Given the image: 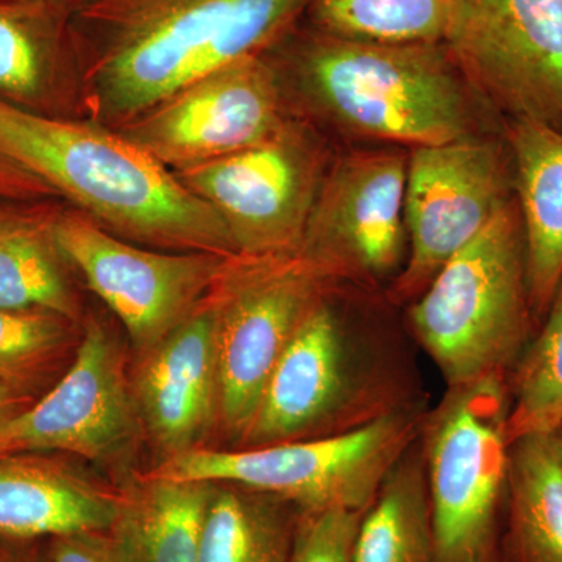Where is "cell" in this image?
Wrapping results in <instances>:
<instances>
[{"mask_svg":"<svg viewBox=\"0 0 562 562\" xmlns=\"http://www.w3.org/2000/svg\"><path fill=\"white\" fill-rule=\"evenodd\" d=\"M70 324L40 310L0 308V380L27 391L65 349Z\"/></svg>","mask_w":562,"mask_h":562,"instance_id":"4316f807","label":"cell"},{"mask_svg":"<svg viewBox=\"0 0 562 562\" xmlns=\"http://www.w3.org/2000/svg\"><path fill=\"white\" fill-rule=\"evenodd\" d=\"M290 69L314 109L344 131L412 149L473 135L468 81L446 43H372L316 31Z\"/></svg>","mask_w":562,"mask_h":562,"instance_id":"3957f363","label":"cell"},{"mask_svg":"<svg viewBox=\"0 0 562 562\" xmlns=\"http://www.w3.org/2000/svg\"><path fill=\"white\" fill-rule=\"evenodd\" d=\"M131 379L140 428L165 458L202 449L220 428L216 308L211 292L187 321L139 353Z\"/></svg>","mask_w":562,"mask_h":562,"instance_id":"2e32d148","label":"cell"},{"mask_svg":"<svg viewBox=\"0 0 562 562\" xmlns=\"http://www.w3.org/2000/svg\"><path fill=\"white\" fill-rule=\"evenodd\" d=\"M328 166L319 136L288 117L255 146L173 173L221 217L236 254L269 258L297 255Z\"/></svg>","mask_w":562,"mask_h":562,"instance_id":"9c48e42d","label":"cell"},{"mask_svg":"<svg viewBox=\"0 0 562 562\" xmlns=\"http://www.w3.org/2000/svg\"><path fill=\"white\" fill-rule=\"evenodd\" d=\"M310 0H87L70 14L85 120L127 124L213 70L260 57Z\"/></svg>","mask_w":562,"mask_h":562,"instance_id":"6da1fadb","label":"cell"},{"mask_svg":"<svg viewBox=\"0 0 562 562\" xmlns=\"http://www.w3.org/2000/svg\"><path fill=\"white\" fill-rule=\"evenodd\" d=\"M362 514L342 506L301 512L288 562H353Z\"/></svg>","mask_w":562,"mask_h":562,"instance_id":"83f0119b","label":"cell"},{"mask_svg":"<svg viewBox=\"0 0 562 562\" xmlns=\"http://www.w3.org/2000/svg\"><path fill=\"white\" fill-rule=\"evenodd\" d=\"M0 102L55 120H85L70 16L44 0H0Z\"/></svg>","mask_w":562,"mask_h":562,"instance_id":"e0dca14e","label":"cell"},{"mask_svg":"<svg viewBox=\"0 0 562 562\" xmlns=\"http://www.w3.org/2000/svg\"><path fill=\"white\" fill-rule=\"evenodd\" d=\"M508 380L447 387L422 422L438 562H492L505 497Z\"/></svg>","mask_w":562,"mask_h":562,"instance_id":"52a82bcc","label":"cell"},{"mask_svg":"<svg viewBox=\"0 0 562 562\" xmlns=\"http://www.w3.org/2000/svg\"><path fill=\"white\" fill-rule=\"evenodd\" d=\"M288 117L280 70L260 55L199 77L114 131L177 172L255 146Z\"/></svg>","mask_w":562,"mask_h":562,"instance_id":"5bb4252c","label":"cell"},{"mask_svg":"<svg viewBox=\"0 0 562 562\" xmlns=\"http://www.w3.org/2000/svg\"><path fill=\"white\" fill-rule=\"evenodd\" d=\"M336 292L295 331L236 449L346 435L417 406L401 350L358 335L333 303Z\"/></svg>","mask_w":562,"mask_h":562,"instance_id":"277c9868","label":"cell"},{"mask_svg":"<svg viewBox=\"0 0 562 562\" xmlns=\"http://www.w3.org/2000/svg\"><path fill=\"white\" fill-rule=\"evenodd\" d=\"M299 514L276 495L213 483L199 562H288Z\"/></svg>","mask_w":562,"mask_h":562,"instance_id":"cb8c5ba5","label":"cell"},{"mask_svg":"<svg viewBox=\"0 0 562 562\" xmlns=\"http://www.w3.org/2000/svg\"><path fill=\"white\" fill-rule=\"evenodd\" d=\"M50 562H124V558L111 531H95L52 539Z\"/></svg>","mask_w":562,"mask_h":562,"instance_id":"f1b7e54d","label":"cell"},{"mask_svg":"<svg viewBox=\"0 0 562 562\" xmlns=\"http://www.w3.org/2000/svg\"><path fill=\"white\" fill-rule=\"evenodd\" d=\"M31 406L27 392L16 390L0 380V432L18 414Z\"/></svg>","mask_w":562,"mask_h":562,"instance_id":"4dcf8cb0","label":"cell"},{"mask_svg":"<svg viewBox=\"0 0 562 562\" xmlns=\"http://www.w3.org/2000/svg\"><path fill=\"white\" fill-rule=\"evenodd\" d=\"M0 154L125 241L238 255L211 206L171 169L106 125L38 116L0 102Z\"/></svg>","mask_w":562,"mask_h":562,"instance_id":"7a4b0ae2","label":"cell"},{"mask_svg":"<svg viewBox=\"0 0 562 562\" xmlns=\"http://www.w3.org/2000/svg\"><path fill=\"white\" fill-rule=\"evenodd\" d=\"M353 562H438L419 438L395 462L362 514Z\"/></svg>","mask_w":562,"mask_h":562,"instance_id":"603a6c76","label":"cell"},{"mask_svg":"<svg viewBox=\"0 0 562 562\" xmlns=\"http://www.w3.org/2000/svg\"><path fill=\"white\" fill-rule=\"evenodd\" d=\"M506 146L522 217L528 297L539 328L562 280V132L541 122L512 120Z\"/></svg>","mask_w":562,"mask_h":562,"instance_id":"ac0fdd59","label":"cell"},{"mask_svg":"<svg viewBox=\"0 0 562 562\" xmlns=\"http://www.w3.org/2000/svg\"><path fill=\"white\" fill-rule=\"evenodd\" d=\"M447 49L508 121L562 132V0H458Z\"/></svg>","mask_w":562,"mask_h":562,"instance_id":"7c38bea8","label":"cell"},{"mask_svg":"<svg viewBox=\"0 0 562 562\" xmlns=\"http://www.w3.org/2000/svg\"><path fill=\"white\" fill-rule=\"evenodd\" d=\"M57 201L0 199V308L80 316L68 262L55 239Z\"/></svg>","mask_w":562,"mask_h":562,"instance_id":"ffe728a7","label":"cell"},{"mask_svg":"<svg viewBox=\"0 0 562 562\" xmlns=\"http://www.w3.org/2000/svg\"><path fill=\"white\" fill-rule=\"evenodd\" d=\"M213 483L149 475L121 497L111 528L124 562H199Z\"/></svg>","mask_w":562,"mask_h":562,"instance_id":"44dd1931","label":"cell"},{"mask_svg":"<svg viewBox=\"0 0 562 562\" xmlns=\"http://www.w3.org/2000/svg\"><path fill=\"white\" fill-rule=\"evenodd\" d=\"M408 157L360 150L328 166L297 255L338 283L376 284L406 260Z\"/></svg>","mask_w":562,"mask_h":562,"instance_id":"4fadbf2b","label":"cell"},{"mask_svg":"<svg viewBox=\"0 0 562 562\" xmlns=\"http://www.w3.org/2000/svg\"><path fill=\"white\" fill-rule=\"evenodd\" d=\"M506 441L562 425V280L549 313L508 375Z\"/></svg>","mask_w":562,"mask_h":562,"instance_id":"484cf974","label":"cell"},{"mask_svg":"<svg viewBox=\"0 0 562 562\" xmlns=\"http://www.w3.org/2000/svg\"><path fill=\"white\" fill-rule=\"evenodd\" d=\"M550 436H552L554 450H557L558 457H560L562 464V425H560V427H558L553 432H550Z\"/></svg>","mask_w":562,"mask_h":562,"instance_id":"d6a6232c","label":"cell"},{"mask_svg":"<svg viewBox=\"0 0 562 562\" xmlns=\"http://www.w3.org/2000/svg\"><path fill=\"white\" fill-rule=\"evenodd\" d=\"M139 430L120 344L92 319L60 382L0 432V457L66 452L113 460L132 446Z\"/></svg>","mask_w":562,"mask_h":562,"instance_id":"9a60e30c","label":"cell"},{"mask_svg":"<svg viewBox=\"0 0 562 562\" xmlns=\"http://www.w3.org/2000/svg\"><path fill=\"white\" fill-rule=\"evenodd\" d=\"M424 417L425 412L413 406L331 438L231 450L202 447L165 458L150 473L236 484L276 495L301 512L331 506L366 512L395 462L419 438Z\"/></svg>","mask_w":562,"mask_h":562,"instance_id":"8992f818","label":"cell"},{"mask_svg":"<svg viewBox=\"0 0 562 562\" xmlns=\"http://www.w3.org/2000/svg\"><path fill=\"white\" fill-rule=\"evenodd\" d=\"M506 562H562V464L552 436L509 443L505 483Z\"/></svg>","mask_w":562,"mask_h":562,"instance_id":"7402d4cb","label":"cell"},{"mask_svg":"<svg viewBox=\"0 0 562 562\" xmlns=\"http://www.w3.org/2000/svg\"><path fill=\"white\" fill-rule=\"evenodd\" d=\"M458 0H310L313 29L372 43H443Z\"/></svg>","mask_w":562,"mask_h":562,"instance_id":"d4e9b609","label":"cell"},{"mask_svg":"<svg viewBox=\"0 0 562 562\" xmlns=\"http://www.w3.org/2000/svg\"><path fill=\"white\" fill-rule=\"evenodd\" d=\"M0 199L3 201H58L43 180L0 154Z\"/></svg>","mask_w":562,"mask_h":562,"instance_id":"f546056e","label":"cell"},{"mask_svg":"<svg viewBox=\"0 0 562 562\" xmlns=\"http://www.w3.org/2000/svg\"><path fill=\"white\" fill-rule=\"evenodd\" d=\"M338 281L301 255L228 260L211 291L216 308L220 428L239 447L288 344Z\"/></svg>","mask_w":562,"mask_h":562,"instance_id":"ba28073f","label":"cell"},{"mask_svg":"<svg viewBox=\"0 0 562 562\" xmlns=\"http://www.w3.org/2000/svg\"><path fill=\"white\" fill-rule=\"evenodd\" d=\"M54 232L69 268L121 321L139 353L191 316L232 258L125 241L72 206L58 209Z\"/></svg>","mask_w":562,"mask_h":562,"instance_id":"8fae6325","label":"cell"},{"mask_svg":"<svg viewBox=\"0 0 562 562\" xmlns=\"http://www.w3.org/2000/svg\"><path fill=\"white\" fill-rule=\"evenodd\" d=\"M44 2L50 3L55 9L65 11V13L70 14L74 13L79 7L83 5L87 0H44Z\"/></svg>","mask_w":562,"mask_h":562,"instance_id":"1f68e13d","label":"cell"},{"mask_svg":"<svg viewBox=\"0 0 562 562\" xmlns=\"http://www.w3.org/2000/svg\"><path fill=\"white\" fill-rule=\"evenodd\" d=\"M513 198L512 154L497 140L471 135L412 149L405 191L409 249L387 299L398 305L416 301Z\"/></svg>","mask_w":562,"mask_h":562,"instance_id":"30bf717a","label":"cell"},{"mask_svg":"<svg viewBox=\"0 0 562 562\" xmlns=\"http://www.w3.org/2000/svg\"><path fill=\"white\" fill-rule=\"evenodd\" d=\"M409 325L447 387L508 380L535 336L516 195L409 303Z\"/></svg>","mask_w":562,"mask_h":562,"instance_id":"5b68a950","label":"cell"},{"mask_svg":"<svg viewBox=\"0 0 562 562\" xmlns=\"http://www.w3.org/2000/svg\"><path fill=\"white\" fill-rule=\"evenodd\" d=\"M121 497L66 465L35 454L0 457V536L61 538L110 531Z\"/></svg>","mask_w":562,"mask_h":562,"instance_id":"d6986e66","label":"cell"},{"mask_svg":"<svg viewBox=\"0 0 562 562\" xmlns=\"http://www.w3.org/2000/svg\"><path fill=\"white\" fill-rule=\"evenodd\" d=\"M0 562H20V561L11 560V558H0Z\"/></svg>","mask_w":562,"mask_h":562,"instance_id":"836d02e7","label":"cell"}]
</instances>
